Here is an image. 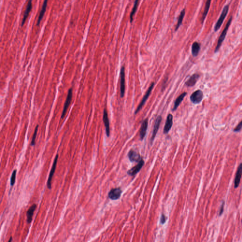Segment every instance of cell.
<instances>
[{
  "label": "cell",
  "mask_w": 242,
  "mask_h": 242,
  "mask_svg": "<svg viewBox=\"0 0 242 242\" xmlns=\"http://www.w3.org/2000/svg\"><path fill=\"white\" fill-rule=\"evenodd\" d=\"M185 9H183L181 12L180 15H179V18H178V22L176 26V29L175 31H177V30L179 29L180 26H181V24H182V22L183 21V18H184V15H185Z\"/></svg>",
  "instance_id": "603a6c76"
},
{
  "label": "cell",
  "mask_w": 242,
  "mask_h": 242,
  "mask_svg": "<svg viewBox=\"0 0 242 242\" xmlns=\"http://www.w3.org/2000/svg\"><path fill=\"white\" fill-rule=\"evenodd\" d=\"M161 121H162V117H161V116H158L157 117V118L156 119L154 125V128H153V132H152V136H151V139H150L151 144H152V143H153V141L154 140L156 136V133H158Z\"/></svg>",
  "instance_id": "ba28073f"
},
{
  "label": "cell",
  "mask_w": 242,
  "mask_h": 242,
  "mask_svg": "<svg viewBox=\"0 0 242 242\" xmlns=\"http://www.w3.org/2000/svg\"><path fill=\"white\" fill-rule=\"evenodd\" d=\"M203 91L201 90H196L194 91L190 96V100L192 103L194 104H198L201 102L203 100Z\"/></svg>",
  "instance_id": "277c9868"
},
{
  "label": "cell",
  "mask_w": 242,
  "mask_h": 242,
  "mask_svg": "<svg viewBox=\"0 0 242 242\" xmlns=\"http://www.w3.org/2000/svg\"><path fill=\"white\" fill-rule=\"evenodd\" d=\"M11 240H12V237H11V238H10V240H9V242H11Z\"/></svg>",
  "instance_id": "f546056e"
},
{
  "label": "cell",
  "mask_w": 242,
  "mask_h": 242,
  "mask_svg": "<svg viewBox=\"0 0 242 242\" xmlns=\"http://www.w3.org/2000/svg\"><path fill=\"white\" fill-rule=\"evenodd\" d=\"M120 95L121 98H123L125 93V71L124 67L123 66L120 71Z\"/></svg>",
  "instance_id": "8992f818"
},
{
  "label": "cell",
  "mask_w": 242,
  "mask_h": 242,
  "mask_svg": "<svg viewBox=\"0 0 242 242\" xmlns=\"http://www.w3.org/2000/svg\"><path fill=\"white\" fill-rule=\"evenodd\" d=\"M200 45L199 43L195 42L193 43L192 46V54L194 57H196L199 53Z\"/></svg>",
  "instance_id": "44dd1931"
},
{
  "label": "cell",
  "mask_w": 242,
  "mask_h": 242,
  "mask_svg": "<svg viewBox=\"0 0 242 242\" xmlns=\"http://www.w3.org/2000/svg\"><path fill=\"white\" fill-rule=\"evenodd\" d=\"M16 173H17V170L15 169L13 171L12 174V176H11V186H13L14 183H15V180H16Z\"/></svg>",
  "instance_id": "484cf974"
},
{
  "label": "cell",
  "mask_w": 242,
  "mask_h": 242,
  "mask_svg": "<svg viewBox=\"0 0 242 242\" xmlns=\"http://www.w3.org/2000/svg\"><path fill=\"white\" fill-rule=\"evenodd\" d=\"M39 125H37V126L35 127V130L33 136L32 137V140H31V146H34L35 143V139L37 137V133H38V129H39Z\"/></svg>",
  "instance_id": "d4e9b609"
},
{
  "label": "cell",
  "mask_w": 242,
  "mask_h": 242,
  "mask_svg": "<svg viewBox=\"0 0 242 242\" xmlns=\"http://www.w3.org/2000/svg\"><path fill=\"white\" fill-rule=\"evenodd\" d=\"M154 83L152 82L151 84L150 85V87H149L147 92L146 93V94L144 96L143 98V99H142V101L140 102V104H139V105L137 107V109L136 110L135 112V115L137 114L140 110L142 109V107H143L145 103L146 102V101H147V100L148 99V98H149V96H150V94H151V91H152V89H153V87L154 86Z\"/></svg>",
  "instance_id": "5b68a950"
},
{
  "label": "cell",
  "mask_w": 242,
  "mask_h": 242,
  "mask_svg": "<svg viewBox=\"0 0 242 242\" xmlns=\"http://www.w3.org/2000/svg\"><path fill=\"white\" fill-rule=\"evenodd\" d=\"M228 11H229V5H227L224 7V9L220 16V18L214 27V31L215 32H217V30H219L221 25H222L224 19L226 17L228 13Z\"/></svg>",
  "instance_id": "7a4b0ae2"
},
{
  "label": "cell",
  "mask_w": 242,
  "mask_h": 242,
  "mask_svg": "<svg viewBox=\"0 0 242 242\" xmlns=\"http://www.w3.org/2000/svg\"><path fill=\"white\" fill-rule=\"evenodd\" d=\"M48 1V0H45V1H44L43 5H42V10H41V12H40L39 18H38V22H37V26H39V25L40 23L41 22V21H42V18H43V17H44V15H45V11H46V7H47Z\"/></svg>",
  "instance_id": "ac0fdd59"
},
{
  "label": "cell",
  "mask_w": 242,
  "mask_h": 242,
  "mask_svg": "<svg viewBox=\"0 0 242 242\" xmlns=\"http://www.w3.org/2000/svg\"><path fill=\"white\" fill-rule=\"evenodd\" d=\"M148 126V119H145L142 123V126L140 128V133H139V137L141 140H143L145 136L146 135L147 132V128Z\"/></svg>",
  "instance_id": "e0dca14e"
},
{
  "label": "cell",
  "mask_w": 242,
  "mask_h": 242,
  "mask_svg": "<svg viewBox=\"0 0 242 242\" xmlns=\"http://www.w3.org/2000/svg\"><path fill=\"white\" fill-rule=\"evenodd\" d=\"M129 159L131 162H139L142 158L138 152L135 150H131L128 154Z\"/></svg>",
  "instance_id": "8fae6325"
},
{
  "label": "cell",
  "mask_w": 242,
  "mask_h": 242,
  "mask_svg": "<svg viewBox=\"0 0 242 242\" xmlns=\"http://www.w3.org/2000/svg\"><path fill=\"white\" fill-rule=\"evenodd\" d=\"M232 21V17H231L230 18H229V20H228L225 29H224V30L222 31V33L220 35L218 41H217V45L216 47L215 50V53H217L220 50V48L222 44L223 43V41L225 40V38L226 37L227 31H228L229 26L231 24Z\"/></svg>",
  "instance_id": "6da1fadb"
},
{
  "label": "cell",
  "mask_w": 242,
  "mask_h": 242,
  "mask_svg": "<svg viewBox=\"0 0 242 242\" xmlns=\"http://www.w3.org/2000/svg\"><path fill=\"white\" fill-rule=\"evenodd\" d=\"M166 221V217L164 214H162L160 218V223L162 224H164Z\"/></svg>",
  "instance_id": "f1b7e54d"
},
{
  "label": "cell",
  "mask_w": 242,
  "mask_h": 242,
  "mask_svg": "<svg viewBox=\"0 0 242 242\" xmlns=\"http://www.w3.org/2000/svg\"><path fill=\"white\" fill-rule=\"evenodd\" d=\"M122 193V191L119 188L113 189L108 193V197L112 200H116L119 199Z\"/></svg>",
  "instance_id": "9c48e42d"
},
{
  "label": "cell",
  "mask_w": 242,
  "mask_h": 242,
  "mask_svg": "<svg viewBox=\"0 0 242 242\" xmlns=\"http://www.w3.org/2000/svg\"><path fill=\"white\" fill-rule=\"evenodd\" d=\"M36 208H37V205L33 204L31 207H30L29 210L27 211V222L28 223H30L32 222V217H33L34 212Z\"/></svg>",
  "instance_id": "d6986e66"
},
{
  "label": "cell",
  "mask_w": 242,
  "mask_h": 242,
  "mask_svg": "<svg viewBox=\"0 0 242 242\" xmlns=\"http://www.w3.org/2000/svg\"><path fill=\"white\" fill-rule=\"evenodd\" d=\"M103 120L106 128V135L107 137H109L110 136V123L109 120L108 119V114H107L106 109H105L104 110Z\"/></svg>",
  "instance_id": "7c38bea8"
},
{
  "label": "cell",
  "mask_w": 242,
  "mask_h": 242,
  "mask_svg": "<svg viewBox=\"0 0 242 242\" xmlns=\"http://www.w3.org/2000/svg\"><path fill=\"white\" fill-rule=\"evenodd\" d=\"M144 164V161L143 159H142L139 162L138 164L134 167L131 168L127 172V174L131 176H134L137 174V173H138L140 171V169H142Z\"/></svg>",
  "instance_id": "30bf717a"
},
{
  "label": "cell",
  "mask_w": 242,
  "mask_h": 242,
  "mask_svg": "<svg viewBox=\"0 0 242 242\" xmlns=\"http://www.w3.org/2000/svg\"><path fill=\"white\" fill-rule=\"evenodd\" d=\"M139 0H135V2H134V6L133 7V10H132V12H131V14H130V22H132L133 21V17L137 11V8L139 5Z\"/></svg>",
  "instance_id": "cb8c5ba5"
},
{
  "label": "cell",
  "mask_w": 242,
  "mask_h": 242,
  "mask_svg": "<svg viewBox=\"0 0 242 242\" xmlns=\"http://www.w3.org/2000/svg\"><path fill=\"white\" fill-rule=\"evenodd\" d=\"M224 205H225V202L223 201V203H222L220 209V214H219V215L220 216L222 214V213H223L224 209Z\"/></svg>",
  "instance_id": "83f0119b"
},
{
  "label": "cell",
  "mask_w": 242,
  "mask_h": 242,
  "mask_svg": "<svg viewBox=\"0 0 242 242\" xmlns=\"http://www.w3.org/2000/svg\"><path fill=\"white\" fill-rule=\"evenodd\" d=\"M72 95H73V93H72V88H71L69 89L68 92L67 96L66 102L64 103L62 114L61 117V119H63L65 116H66L68 108L70 104H71V101H72Z\"/></svg>",
  "instance_id": "3957f363"
},
{
  "label": "cell",
  "mask_w": 242,
  "mask_h": 242,
  "mask_svg": "<svg viewBox=\"0 0 242 242\" xmlns=\"http://www.w3.org/2000/svg\"><path fill=\"white\" fill-rule=\"evenodd\" d=\"M200 76V75L199 74H197V73L193 74L185 82V85L189 87L194 86L199 79Z\"/></svg>",
  "instance_id": "5bb4252c"
},
{
  "label": "cell",
  "mask_w": 242,
  "mask_h": 242,
  "mask_svg": "<svg viewBox=\"0 0 242 242\" xmlns=\"http://www.w3.org/2000/svg\"><path fill=\"white\" fill-rule=\"evenodd\" d=\"M242 174V163H241L238 167L237 171L236 173V177H235V182H234V187L235 188H237L239 187L240 184V180H241V176Z\"/></svg>",
  "instance_id": "9a60e30c"
},
{
  "label": "cell",
  "mask_w": 242,
  "mask_h": 242,
  "mask_svg": "<svg viewBox=\"0 0 242 242\" xmlns=\"http://www.w3.org/2000/svg\"><path fill=\"white\" fill-rule=\"evenodd\" d=\"M32 8V0H29L28 4H27V7H26V11H25V13L24 14L23 18L22 21V27H23V26L24 25V24L26 22V19L28 18L30 11H31Z\"/></svg>",
  "instance_id": "2e32d148"
},
{
  "label": "cell",
  "mask_w": 242,
  "mask_h": 242,
  "mask_svg": "<svg viewBox=\"0 0 242 242\" xmlns=\"http://www.w3.org/2000/svg\"><path fill=\"white\" fill-rule=\"evenodd\" d=\"M242 128V120L239 123L236 128L234 129V132H238L241 131Z\"/></svg>",
  "instance_id": "4316f807"
},
{
  "label": "cell",
  "mask_w": 242,
  "mask_h": 242,
  "mask_svg": "<svg viewBox=\"0 0 242 242\" xmlns=\"http://www.w3.org/2000/svg\"><path fill=\"white\" fill-rule=\"evenodd\" d=\"M58 154H57L56 156L55 160H54L53 166H52V167L51 170L50 172L49 176V177H48V180H47V187H48L49 189H51L52 179L53 176H54V174H55L56 167V165H57V161H58Z\"/></svg>",
  "instance_id": "52a82bcc"
},
{
  "label": "cell",
  "mask_w": 242,
  "mask_h": 242,
  "mask_svg": "<svg viewBox=\"0 0 242 242\" xmlns=\"http://www.w3.org/2000/svg\"><path fill=\"white\" fill-rule=\"evenodd\" d=\"M211 1L212 0H207V2H206L204 10L203 13V17H202V22L201 23L203 24L204 21L206 17H207L209 9L210 8V4H211Z\"/></svg>",
  "instance_id": "7402d4cb"
},
{
  "label": "cell",
  "mask_w": 242,
  "mask_h": 242,
  "mask_svg": "<svg viewBox=\"0 0 242 242\" xmlns=\"http://www.w3.org/2000/svg\"><path fill=\"white\" fill-rule=\"evenodd\" d=\"M173 116L171 114H169L167 116L166 122L165 123L164 128V134H167L171 129L173 126Z\"/></svg>",
  "instance_id": "4fadbf2b"
},
{
  "label": "cell",
  "mask_w": 242,
  "mask_h": 242,
  "mask_svg": "<svg viewBox=\"0 0 242 242\" xmlns=\"http://www.w3.org/2000/svg\"><path fill=\"white\" fill-rule=\"evenodd\" d=\"M187 95V92H184L181 95L179 96L178 98L176 99L175 104H174V107L173 108V111H175V110L177 109V108H178V106L180 105V104H181V102H182L183 99H184V97L186 96Z\"/></svg>",
  "instance_id": "ffe728a7"
}]
</instances>
